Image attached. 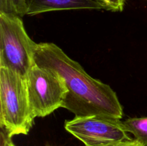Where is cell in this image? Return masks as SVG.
<instances>
[{
    "label": "cell",
    "instance_id": "5b68a950",
    "mask_svg": "<svg viewBox=\"0 0 147 146\" xmlns=\"http://www.w3.org/2000/svg\"><path fill=\"white\" fill-rule=\"evenodd\" d=\"M65 128L86 146H110L131 139L121 119L106 116H76Z\"/></svg>",
    "mask_w": 147,
    "mask_h": 146
},
{
    "label": "cell",
    "instance_id": "7a4b0ae2",
    "mask_svg": "<svg viewBox=\"0 0 147 146\" xmlns=\"http://www.w3.org/2000/svg\"><path fill=\"white\" fill-rule=\"evenodd\" d=\"M0 127L9 135H27L35 118L30 105L26 77L0 67Z\"/></svg>",
    "mask_w": 147,
    "mask_h": 146
},
{
    "label": "cell",
    "instance_id": "8fae6325",
    "mask_svg": "<svg viewBox=\"0 0 147 146\" xmlns=\"http://www.w3.org/2000/svg\"><path fill=\"white\" fill-rule=\"evenodd\" d=\"M110 146H144L143 145L141 144L139 142L135 139H129L128 140L121 142V143H116V144L112 145Z\"/></svg>",
    "mask_w": 147,
    "mask_h": 146
},
{
    "label": "cell",
    "instance_id": "277c9868",
    "mask_svg": "<svg viewBox=\"0 0 147 146\" xmlns=\"http://www.w3.org/2000/svg\"><path fill=\"white\" fill-rule=\"evenodd\" d=\"M26 81L34 117H45L62 107L68 91L58 73L35 64L26 77Z\"/></svg>",
    "mask_w": 147,
    "mask_h": 146
},
{
    "label": "cell",
    "instance_id": "52a82bcc",
    "mask_svg": "<svg viewBox=\"0 0 147 146\" xmlns=\"http://www.w3.org/2000/svg\"><path fill=\"white\" fill-rule=\"evenodd\" d=\"M122 123L127 133H132L135 140L147 146V117H133Z\"/></svg>",
    "mask_w": 147,
    "mask_h": 146
},
{
    "label": "cell",
    "instance_id": "6da1fadb",
    "mask_svg": "<svg viewBox=\"0 0 147 146\" xmlns=\"http://www.w3.org/2000/svg\"><path fill=\"white\" fill-rule=\"evenodd\" d=\"M34 60L36 64L52 69L64 80L68 92L62 107L76 116L122 118L123 108L111 87L90 77L54 43L36 44Z\"/></svg>",
    "mask_w": 147,
    "mask_h": 146
},
{
    "label": "cell",
    "instance_id": "30bf717a",
    "mask_svg": "<svg viewBox=\"0 0 147 146\" xmlns=\"http://www.w3.org/2000/svg\"><path fill=\"white\" fill-rule=\"evenodd\" d=\"M1 146H16L12 143L11 137L3 128H1Z\"/></svg>",
    "mask_w": 147,
    "mask_h": 146
},
{
    "label": "cell",
    "instance_id": "9c48e42d",
    "mask_svg": "<svg viewBox=\"0 0 147 146\" xmlns=\"http://www.w3.org/2000/svg\"><path fill=\"white\" fill-rule=\"evenodd\" d=\"M100 3L105 10L111 11H121L127 0H95Z\"/></svg>",
    "mask_w": 147,
    "mask_h": 146
},
{
    "label": "cell",
    "instance_id": "ba28073f",
    "mask_svg": "<svg viewBox=\"0 0 147 146\" xmlns=\"http://www.w3.org/2000/svg\"><path fill=\"white\" fill-rule=\"evenodd\" d=\"M0 13L22 18L27 15L25 0H0Z\"/></svg>",
    "mask_w": 147,
    "mask_h": 146
},
{
    "label": "cell",
    "instance_id": "3957f363",
    "mask_svg": "<svg viewBox=\"0 0 147 146\" xmlns=\"http://www.w3.org/2000/svg\"><path fill=\"white\" fill-rule=\"evenodd\" d=\"M36 44L25 31L21 17L0 13V67L26 77L36 64Z\"/></svg>",
    "mask_w": 147,
    "mask_h": 146
},
{
    "label": "cell",
    "instance_id": "8992f818",
    "mask_svg": "<svg viewBox=\"0 0 147 146\" xmlns=\"http://www.w3.org/2000/svg\"><path fill=\"white\" fill-rule=\"evenodd\" d=\"M27 15L34 16L44 12L61 10L104 9L95 0H25Z\"/></svg>",
    "mask_w": 147,
    "mask_h": 146
}]
</instances>
